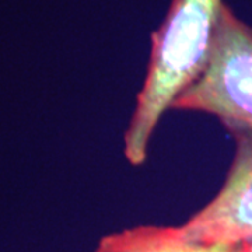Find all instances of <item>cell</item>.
<instances>
[{
    "label": "cell",
    "instance_id": "obj_3",
    "mask_svg": "<svg viewBox=\"0 0 252 252\" xmlns=\"http://www.w3.org/2000/svg\"><path fill=\"white\" fill-rule=\"evenodd\" d=\"M235 154L223 188L206 206L180 227L193 243L237 244L252 241V127L225 126Z\"/></svg>",
    "mask_w": 252,
    "mask_h": 252
},
{
    "label": "cell",
    "instance_id": "obj_1",
    "mask_svg": "<svg viewBox=\"0 0 252 252\" xmlns=\"http://www.w3.org/2000/svg\"><path fill=\"white\" fill-rule=\"evenodd\" d=\"M223 6L221 0H172L153 32L147 74L124 137V153L130 164L146 161L164 112L205 72Z\"/></svg>",
    "mask_w": 252,
    "mask_h": 252
},
{
    "label": "cell",
    "instance_id": "obj_5",
    "mask_svg": "<svg viewBox=\"0 0 252 252\" xmlns=\"http://www.w3.org/2000/svg\"><path fill=\"white\" fill-rule=\"evenodd\" d=\"M238 252H252V241L251 243L238 244Z\"/></svg>",
    "mask_w": 252,
    "mask_h": 252
},
{
    "label": "cell",
    "instance_id": "obj_2",
    "mask_svg": "<svg viewBox=\"0 0 252 252\" xmlns=\"http://www.w3.org/2000/svg\"><path fill=\"white\" fill-rule=\"evenodd\" d=\"M172 109L205 112L224 126L252 127V27L223 6L207 67Z\"/></svg>",
    "mask_w": 252,
    "mask_h": 252
},
{
    "label": "cell",
    "instance_id": "obj_4",
    "mask_svg": "<svg viewBox=\"0 0 252 252\" xmlns=\"http://www.w3.org/2000/svg\"><path fill=\"white\" fill-rule=\"evenodd\" d=\"M95 252H238V244L193 243L180 227L139 225L104 237Z\"/></svg>",
    "mask_w": 252,
    "mask_h": 252
}]
</instances>
